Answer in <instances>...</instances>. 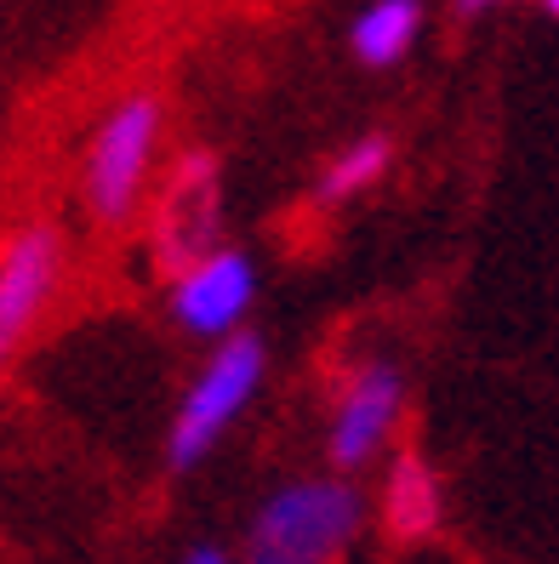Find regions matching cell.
<instances>
[{
    "label": "cell",
    "instance_id": "1",
    "mask_svg": "<svg viewBox=\"0 0 559 564\" xmlns=\"http://www.w3.org/2000/svg\"><path fill=\"white\" fill-rule=\"evenodd\" d=\"M160 138H166V104H160V91H126L92 126L86 160H80V206L97 228H120L138 217L149 177H154Z\"/></svg>",
    "mask_w": 559,
    "mask_h": 564
},
{
    "label": "cell",
    "instance_id": "2",
    "mask_svg": "<svg viewBox=\"0 0 559 564\" xmlns=\"http://www.w3.org/2000/svg\"><path fill=\"white\" fill-rule=\"evenodd\" d=\"M262 371H269V354L251 330H235L212 348V359L194 371V382L183 388L178 416H172V434H166V462L183 474L194 462H206V451L240 422V411L257 400Z\"/></svg>",
    "mask_w": 559,
    "mask_h": 564
},
{
    "label": "cell",
    "instance_id": "3",
    "mask_svg": "<svg viewBox=\"0 0 559 564\" xmlns=\"http://www.w3.org/2000/svg\"><path fill=\"white\" fill-rule=\"evenodd\" d=\"M359 519H366V502L348 479H298L262 502L251 542L262 558L280 564H325L354 542Z\"/></svg>",
    "mask_w": 559,
    "mask_h": 564
},
{
    "label": "cell",
    "instance_id": "4",
    "mask_svg": "<svg viewBox=\"0 0 559 564\" xmlns=\"http://www.w3.org/2000/svg\"><path fill=\"white\" fill-rule=\"evenodd\" d=\"M251 303H257V262L240 246H212L183 269H172L166 308L189 337H212V343L235 337V330H246Z\"/></svg>",
    "mask_w": 559,
    "mask_h": 564
},
{
    "label": "cell",
    "instance_id": "5",
    "mask_svg": "<svg viewBox=\"0 0 559 564\" xmlns=\"http://www.w3.org/2000/svg\"><path fill=\"white\" fill-rule=\"evenodd\" d=\"M400 411H406V377H400V365H388V359L354 365V377H348L343 393H337L332 427H325L332 468H337V474L366 468V462L388 445L394 427H400Z\"/></svg>",
    "mask_w": 559,
    "mask_h": 564
},
{
    "label": "cell",
    "instance_id": "6",
    "mask_svg": "<svg viewBox=\"0 0 559 564\" xmlns=\"http://www.w3.org/2000/svg\"><path fill=\"white\" fill-rule=\"evenodd\" d=\"M63 262H69V246H63V228L52 217L12 228L0 246V330H12V337L35 330V319L63 285Z\"/></svg>",
    "mask_w": 559,
    "mask_h": 564
},
{
    "label": "cell",
    "instance_id": "7",
    "mask_svg": "<svg viewBox=\"0 0 559 564\" xmlns=\"http://www.w3.org/2000/svg\"><path fill=\"white\" fill-rule=\"evenodd\" d=\"M217 246V160L189 154L160 200V257L166 269H183Z\"/></svg>",
    "mask_w": 559,
    "mask_h": 564
},
{
    "label": "cell",
    "instance_id": "8",
    "mask_svg": "<svg viewBox=\"0 0 559 564\" xmlns=\"http://www.w3.org/2000/svg\"><path fill=\"white\" fill-rule=\"evenodd\" d=\"M422 23H429L422 0H366L348 23V52L359 69H394L417 52Z\"/></svg>",
    "mask_w": 559,
    "mask_h": 564
},
{
    "label": "cell",
    "instance_id": "9",
    "mask_svg": "<svg viewBox=\"0 0 559 564\" xmlns=\"http://www.w3.org/2000/svg\"><path fill=\"white\" fill-rule=\"evenodd\" d=\"M383 519L394 524V536H422L440 519V485L422 468V456H394L388 485H383Z\"/></svg>",
    "mask_w": 559,
    "mask_h": 564
},
{
    "label": "cell",
    "instance_id": "10",
    "mask_svg": "<svg viewBox=\"0 0 559 564\" xmlns=\"http://www.w3.org/2000/svg\"><path fill=\"white\" fill-rule=\"evenodd\" d=\"M388 160H394V143L383 138V131L354 138L348 149H337L332 160H325V172H320V200H325V206H343V200H354V194L377 188L383 172H388Z\"/></svg>",
    "mask_w": 559,
    "mask_h": 564
},
{
    "label": "cell",
    "instance_id": "11",
    "mask_svg": "<svg viewBox=\"0 0 559 564\" xmlns=\"http://www.w3.org/2000/svg\"><path fill=\"white\" fill-rule=\"evenodd\" d=\"M183 564H228V558H223V547H194Z\"/></svg>",
    "mask_w": 559,
    "mask_h": 564
},
{
    "label": "cell",
    "instance_id": "12",
    "mask_svg": "<svg viewBox=\"0 0 559 564\" xmlns=\"http://www.w3.org/2000/svg\"><path fill=\"white\" fill-rule=\"evenodd\" d=\"M18 343H23V337H12V330H0V371H7V365H12Z\"/></svg>",
    "mask_w": 559,
    "mask_h": 564
},
{
    "label": "cell",
    "instance_id": "13",
    "mask_svg": "<svg viewBox=\"0 0 559 564\" xmlns=\"http://www.w3.org/2000/svg\"><path fill=\"white\" fill-rule=\"evenodd\" d=\"M491 7H508V0H456V12H491Z\"/></svg>",
    "mask_w": 559,
    "mask_h": 564
},
{
    "label": "cell",
    "instance_id": "14",
    "mask_svg": "<svg viewBox=\"0 0 559 564\" xmlns=\"http://www.w3.org/2000/svg\"><path fill=\"white\" fill-rule=\"evenodd\" d=\"M542 12H553V18H559V0H542Z\"/></svg>",
    "mask_w": 559,
    "mask_h": 564
},
{
    "label": "cell",
    "instance_id": "15",
    "mask_svg": "<svg viewBox=\"0 0 559 564\" xmlns=\"http://www.w3.org/2000/svg\"><path fill=\"white\" fill-rule=\"evenodd\" d=\"M257 564H280V558H262V553H257Z\"/></svg>",
    "mask_w": 559,
    "mask_h": 564
}]
</instances>
